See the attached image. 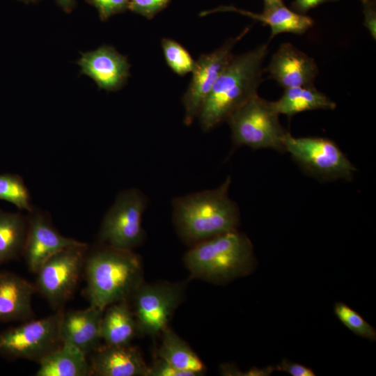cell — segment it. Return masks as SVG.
<instances>
[{"label":"cell","instance_id":"34","mask_svg":"<svg viewBox=\"0 0 376 376\" xmlns=\"http://www.w3.org/2000/svg\"><path fill=\"white\" fill-rule=\"evenodd\" d=\"M264 1V10H267L275 6L283 4V0H263Z\"/></svg>","mask_w":376,"mask_h":376},{"label":"cell","instance_id":"23","mask_svg":"<svg viewBox=\"0 0 376 376\" xmlns=\"http://www.w3.org/2000/svg\"><path fill=\"white\" fill-rule=\"evenodd\" d=\"M27 228V216L0 210V265L22 254Z\"/></svg>","mask_w":376,"mask_h":376},{"label":"cell","instance_id":"35","mask_svg":"<svg viewBox=\"0 0 376 376\" xmlns=\"http://www.w3.org/2000/svg\"><path fill=\"white\" fill-rule=\"evenodd\" d=\"M19 1H24L25 3H29V2H36L38 0H19Z\"/></svg>","mask_w":376,"mask_h":376},{"label":"cell","instance_id":"7","mask_svg":"<svg viewBox=\"0 0 376 376\" xmlns=\"http://www.w3.org/2000/svg\"><path fill=\"white\" fill-rule=\"evenodd\" d=\"M63 311L29 320L0 332V354L8 359H24L38 363L62 344L60 324Z\"/></svg>","mask_w":376,"mask_h":376},{"label":"cell","instance_id":"31","mask_svg":"<svg viewBox=\"0 0 376 376\" xmlns=\"http://www.w3.org/2000/svg\"><path fill=\"white\" fill-rule=\"evenodd\" d=\"M364 14V26L369 31L372 37L376 38V12L372 0H367L362 3Z\"/></svg>","mask_w":376,"mask_h":376},{"label":"cell","instance_id":"25","mask_svg":"<svg viewBox=\"0 0 376 376\" xmlns=\"http://www.w3.org/2000/svg\"><path fill=\"white\" fill-rule=\"evenodd\" d=\"M161 45L165 61L173 72L185 76L191 72L196 61L178 42L171 38H162Z\"/></svg>","mask_w":376,"mask_h":376},{"label":"cell","instance_id":"26","mask_svg":"<svg viewBox=\"0 0 376 376\" xmlns=\"http://www.w3.org/2000/svg\"><path fill=\"white\" fill-rule=\"evenodd\" d=\"M334 311L340 322L355 335L368 339L376 340V330L355 310L343 302H336Z\"/></svg>","mask_w":376,"mask_h":376},{"label":"cell","instance_id":"16","mask_svg":"<svg viewBox=\"0 0 376 376\" xmlns=\"http://www.w3.org/2000/svg\"><path fill=\"white\" fill-rule=\"evenodd\" d=\"M104 310L90 306L88 308L63 312L60 324L62 343L72 345L85 354L98 346L101 338V320Z\"/></svg>","mask_w":376,"mask_h":376},{"label":"cell","instance_id":"30","mask_svg":"<svg viewBox=\"0 0 376 376\" xmlns=\"http://www.w3.org/2000/svg\"><path fill=\"white\" fill-rule=\"evenodd\" d=\"M276 370L285 372L292 376H315V374L310 368L295 362L283 359L276 368Z\"/></svg>","mask_w":376,"mask_h":376},{"label":"cell","instance_id":"36","mask_svg":"<svg viewBox=\"0 0 376 376\" xmlns=\"http://www.w3.org/2000/svg\"><path fill=\"white\" fill-rule=\"evenodd\" d=\"M361 2L363 3V2H364V1H367V0H361Z\"/></svg>","mask_w":376,"mask_h":376},{"label":"cell","instance_id":"9","mask_svg":"<svg viewBox=\"0 0 376 376\" xmlns=\"http://www.w3.org/2000/svg\"><path fill=\"white\" fill-rule=\"evenodd\" d=\"M87 244L65 248L49 258L36 272V291L54 308L72 296L84 272Z\"/></svg>","mask_w":376,"mask_h":376},{"label":"cell","instance_id":"15","mask_svg":"<svg viewBox=\"0 0 376 376\" xmlns=\"http://www.w3.org/2000/svg\"><path fill=\"white\" fill-rule=\"evenodd\" d=\"M89 362L91 375L97 376H148L149 366L139 352L127 345L105 344L98 346Z\"/></svg>","mask_w":376,"mask_h":376},{"label":"cell","instance_id":"24","mask_svg":"<svg viewBox=\"0 0 376 376\" xmlns=\"http://www.w3.org/2000/svg\"><path fill=\"white\" fill-rule=\"evenodd\" d=\"M0 199L13 203L19 210L31 212L34 209L29 189L19 175L0 174Z\"/></svg>","mask_w":376,"mask_h":376},{"label":"cell","instance_id":"11","mask_svg":"<svg viewBox=\"0 0 376 376\" xmlns=\"http://www.w3.org/2000/svg\"><path fill=\"white\" fill-rule=\"evenodd\" d=\"M249 30L246 28L239 36L228 39L214 52L202 54L196 61L191 81L182 98L185 108L184 123L187 126L198 118L216 80L234 56L232 51L235 45Z\"/></svg>","mask_w":376,"mask_h":376},{"label":"cell","instance_id":"19","mask_svg":"<svg viewBox=\"0 0 376 376\" xmlns=\"http://www.w3.org/2000/svg\"><path fill=\"white\" fill-rule=\"evenodd\" d=\"M37 376H88L91 367L86 354L67 343L45 357L39 363Z\"/></svg>","mask_w":376,"mask_h":376},{"label":"cell","instance_id":"27","mask_svg":"<svg viewBox=\"0 0 376 376\" xmlns=\"http://www.w3.org/2000/svg\"><path fill=\"white\" fill-rule=\"evenodd\" d=\"M171 0H129L128 10L152 19L157 13L165 9Z\"/></svg>","mask_w":376,"mask_h":376},{"label":"cell","instance_id":"6","mask_svg":"<svg viewBox=\"0 0 376 376\" xmlns=\"http://www.w3.org/2000/svg\"><path fill=\"white\" fill-rule=\"evenodd\" d=\"M285 150L304 171L321 180H351L356 171L346 155L329 139L294 137L289 133Z\"/></svg>","mask_w":376,"mask_h":376},{"label":"cell","instance_id":"17","mask_svg":"<svg viewBox=\"0 0 376 376\" xmlns=\"http://www.w3.org/2000/svg\"><path fill=\"white\" fill-rule=\"evenodd\" d=\"M35 285L9 272H0V321L29 320Z\"/></svg>","mask_w":376,"mask_h":376},{"label":"cell","instance_id":"1","mask_svg":"<svg viewBox=\"0 0 376 376\" xmlns=\"http://www.w3.org/2000/svg\"><path fill=\"white\" fill-rule=\"evenodd\" d=\"M267 43L233 56L216 80L205 99L198 118L203 132L226 121L228 117L251 97L263 81L262 65Z\"/></svg>","mask_w":376,"mask_h":376},{"label":"cell","instance_id":"12","mask_svg":"<svg viewBox=\"0 0 376 376\" xmlns=\"http://www.w3.org/2000/svg\"><path fill=\"white\" fill-rule=\"evenodd\" d=\"M28 228L22 251L30 272L36 274L52 255L70 246L85 244L62 235L42 211L33 210L27 216Z\"/></svg>","mask_w":376,"mask_h":376},{"label":"cell","instance_id":"10","mask_svg":"<svg viewBox=\"0 0 376 376\" xmlns=\"http://www.w3.org/2000/svg\"><path fill=\"white\" fill-rule=\"evenodd\" d=\"M182 292L176 283L143 282L131 297L138 331L153 336L162 333L182 299Z\"/></svg>","mask_w":376,"mask_h":376},{"label":"cell","instance_id":"2","mask_svg":"<svg viewBox=\"0 0 376 376\" xmlns=\"http://www.w3.org/2000/svg\"><path fill=\"white\" fill-rule=\"evenodd\" d=\"M84 273L90 306L103 310L114 303L128 301L143 282L142 263L137 254L105 244L86 255Z\"/></svg>","mask_w":376,"mask_h":376},{"label":"cell","instance_id":"4","mask_svg":"<svg viewBox=\"0 0 376 376\" xmlns=\"http://www.w3.org/2000/svg\"><path fill=\"white\" fill-rule=\"evenodd\" d=\"M184 261L193 276L223 283L249 274L255 257L249 238L235 230L194 244Z\"/></svg>","mask_w":376,"mask_h":376},{"label":"cell","instance_id":"33","mask_svg":"<svg viewBox=\"0 0 376 376\" xmlns=\"http://www.w3.org/2000/svg\"><path fill=\"white\" fill-rule=\"evenodd\" d=\"M56 1L67 13H70L75 5V0H56Z\"/></svg>","mask_w":376,"mask_h":376},{"label":"cell","instance_id":"3","mask_svg":"<svg viewBox=\"0 0 376 376\" xmlns=\"http://www.w3.org/2000/svg\"><path fill=\"white\" fill-rule=\"evenodd\" d=\"M230 182L228 177L216 189L187 194L173 201L174 224L185 240L196 244L237 230L240 212L228 196Z\"/></svg>","mask_w":376,"mask_h":376},{"label":"cell","instance_id":"22","mask_svg":"<svg viewBox=\"0 0 376 376\" xmlns=\"http://www.w3.org/2000/svg\"><path fill=\"white\" fill-rule=\"evenodd\" d=\"M162 340L158 350L159 357L173 366L199 376L205 366L189 345L176 333L166 328L162 332Z\"/></svg>","mask_w":376,"mask_h":376},{"label":"cell","instance_id":"32","mask_svg":"<svg viewBox=\"0 0 376 376\" xmlns=\"http://www.w3.org/2000/svg\"><path fill=\"white\" fill-rule=\"evenodd\" d=\"M334 1L336 0H295L293 2V7L297 12L303 14L322 3Z\"/></svg>","mask_w":376,"mask_h":376},{"label":"cell","instance_id":"5","mask_svg":"<svg viewBox=\"0 0 376 376\" xmlns=\"http://www.w3.org/2000/svg\"><path fill=\"white\" fill-rule=\"evenodd\" d=\"M272 102L253 95L226 119L234 146L253 150L269 148L284 152L289 134L281 125Z\"/></svg>","mask_w":376,"mask_h":376},{"label":"cell","instance_id":"18","mask_svg":"<svg viewBox=\"0 0 376 376\" xmlns=\"http://www.w3.org/2000/svg\"><path fill=\"white\" fill-rule=\"evenodd\" d=\"M215 10L237 12L268 25L271 29L270 39L282 33L303 34L314 24L311 17L292 10L283 3L264 10L260 14L237 9L233 6H222Z\"/></svg>","mask_w":376,"mask_h":376},{"label":"cell","instance_id":"13","mask_svg":"<svg viewBox=\"0 0 376 376\" xmlns=\"http://www.w3.org/2000/svg\"><path fill=\"white\" fill-rule=\"evenodd\" d=\"M77 64L81 74L91 77L99 88L107 91L120 89L130 76L127 58L109 45H104L95 50L81 53Z\"/></svg>","mask_w":376,"mask_h":376},{"label":"cell","instance_id":"21","mask_svg":"<svg viewBox=\"0 0 376 376\" xmlns=\"http://www.w3.org/2000/svg\"><path fill=\"white\" fill-rule=\"evenodd\" d=\"M272 105L279 115L289 117L308 111L334 110L336 107L334 101L314 86L285 88L281 97L272 102Z\"/></svg>","mask_w":376,"mask_h":376},{"label":"cell","instance_id":"29","mask_svg":"<svg viewBox=\"0 0 376 376\" xmlns=\"http://www.w3.org/2000/svg\"><path fill=\"white\" fill-rule=\"evenodd\" d=\"M148 376H195V375L180 370L159 358L149 366Z\"/></svg>","mask_w":376,"mask_h":376},{"label":"cell","instance_id":"20","mask_svg":"<svg viewBox=\"0 0 376 376\" xmlns=\"http://www.w3.org/2000/svg\"><path fill=\"white\" fill-rule=\"evenodd\" d=\"M104 311L100 326L101 338L107 345H130L138 331L127 301L109 306Z\"/></svg>","mask_w":376,"mask_h":376},{"label":"cell","instance_id":"14","mask_svg":"<svg viewBox=\"0 0 376 376\" xmlns=\"http://www.w3.org/2000/svg\"><path fill=\"white\" fill-rule=\"evenodd\" d=\"M265 72L285 89L313 86L318 67L312 57L285 42L274 54Z\"/></svg>","mask_w":376,"mask_h":376},{"label":"cell","instance_id":"28","mask_svg":"<svg viewBox=\"0 0 376 376\" xmlns=\"http://www.w3.org/2000/svg\"><path fill=\"white\" fill-rule=\"evenodd\" d=\"M98 11L102 21L128 10L129 0H86Z\"/></svg>","mask_w":376,"mask_h":376},{"label":"cell","instance_id":"8","mask_svg":"<svg viewBox=\"0 0 376 376\" xmlns=\"http://www.w3.org/2000/svg\"><path fill=\"white\" fill-rule=\"evenodd\" d=\"M147 206L145 195L138 189L120 192L105 214L99 240L105 245L132 250L143 240L142 216Z\"/></svg>","mask_w":376,"mask_h":376}]
</instances>
